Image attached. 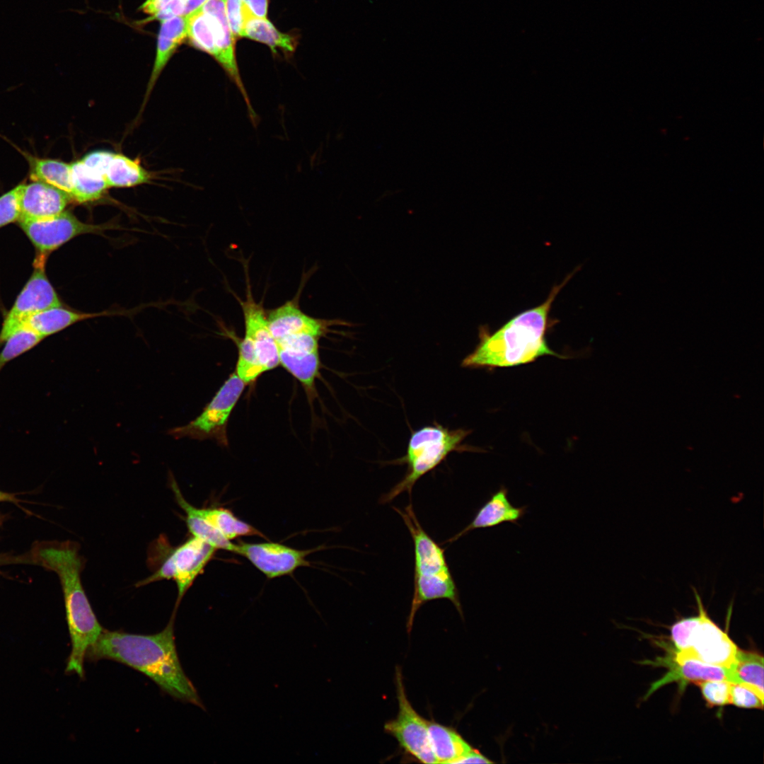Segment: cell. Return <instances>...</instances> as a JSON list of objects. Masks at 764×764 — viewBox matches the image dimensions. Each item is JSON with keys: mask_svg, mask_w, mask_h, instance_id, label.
I'll return each instance as SVG.
<instances>
[{"mask_svg": "<svg viewBox=\"0 0 764 764\" xmlns=\"http://www.w3.org/2000/svg\"><path fill=\"white\" fill-rule=\"evenodd\" d=\"M729 668L732 683H745L763 692V657L759 653L739 649Z\"/></svg>", "mask_w": 764, "mask_h": 764, "instance_id": "83f0119b", "label": "cell"}, {"mask_svg": "<svg viewBox=\"0 0 764 764\" xmlns=\"http://www.w3.org/2000/svg\"><path fill=\"white\" fill-rule=\"evenodd\" d=\"M44 338L29 328H21L5 341L0 352V371L10 361L30 350Z\"/></svg>", "mask_w": 764, "mask_h": 764, "instance_id": "4dcf8cb0", "label": "cell"}, {"mask_svg": "<svg viewBox=\"0 0 764 764\" xmlns=\"http://www.w3.org/2000/svg\"><path fill=\"white\" fill-rule=\"evenodd\" d=\"M73 190L71 199L82 204L98 200L108 188L105 178L81 160L71 163Z\"/></svg>", "mask_w": 764, "mask_h": 764, "instance_id": "4316f807", "label": "cell"}, {"mask_svg": "<svg viewBox=\"0 0 764 764\" xmlns=\"http://www.w3.org/2000/svg\"><path fill=\"white\" fill-rule=\"evenodd\" d=\"M492 762L478 751L472 749L460 758L456 763H492Z\"/></svg>", "mask_w": 764, "mask_h": 764, "instance_id": "ab89813d", "label": "cell"}, {"mask_svg": "<svg viewBox=\"0 0 764 764\" xmlns=\"http://www.w3.org/2000/svg\"><path fill=\"white\" fill-rule=\"evenodd\" d=\"M312 550H296L277 543L236 544L234 553L248 559L267 578L289 574L309 565L306 557Z\"/></svg>", "mask_w": 764, "mask_h": 764, "instance_id": "5bb4252c", "label": "cell"}, {"mask_svg": "<svg viewBox=\"0 0 764 764\" xmlns=\"http://www.w3.org/2000/svg\"><path fill=\"white\" fill-rule=\"evenodd\" d=\"M242 37L265 44L273 53L282 50L286 57L291 56L297 47L294 35L280 32L267 18H252L244 27Z\"/></svg>", "mask_w": 764, "mask_h": 764, "instance_id": "cb8c5ba5", "label": "cell"}, {"mask_svg": "<svg viewBox=\"0 0 764 764\" xmlns=\"http://www.w3.org/2000/svg\"><path fill=\"white\" fill-rule=\"evenodd\" d=\"M29 562L55 572L62 586L71 650L66 667L83 670L86 653L103 631L82 585L81 574L84 560L76 543L70 540L35 544Z\"/></svg>", "mask_w": 764, "mask_h": 764, "instance_id": "7a4b0ae2", "label": "cell"}, {"mask_svg": "<svg viewBox=\"0 0 764 764\" xmlns=\"http://www.w3.org/2000/svg\"><path fill=\"white\" fill-rule=\"evenodd\" d=\"M171 0H145L140 6L141 11L150 16H154L161 11Z\"/></svg>", "mask_w": 764, "mask_h": 764, "instance_id": "f35d334b", "label": "cell"}, {"mask_svg": "<svg viewBox=\"0 0 764 764\" xmlns=\"http://www.w3.org/2000/svg\"><path fill=\"white\" fill-rule=\"evenodd\" d=\"M393 508L403 520L414 545V589L407 620V632L410 633L412 630L418 610L430 601L448 599L463 617L459 592L448 565L444 550L422 528L412 504L403 509L395 507Z\"/></svg>", "mask_w": 764, "mask_h": 764, "instance_id": "277c9868", "label": "cell"}, {"mask_svg": "<svg viewBox=\"0 0 764 764\" xmlns=\"http://www.w3.org/2000/svg\"><path fill=\"white\" fill-rule=\"evenodd\" d=\"M227 20L235 39L242 37L246 22L250 19L242 0H225Z\"/></svg>", "mask_w": 764, "mask_h": 764, "instance_id": "8d00e7d4", "label": "cell"}, {"mask_svg": "<svg viewBox=\"0 0 764 764\" xmlns=\"http://www.w3.org/2000/svg\"><path fill=\"white\" fill-rule=\"evenodd\" d=\"M169 482L178 504L185 512V521L192 536L204 541L216 550L234 553L236 544L211 525L202 515L199 508L192 505L185 499L173 475H170Z\"/></svg>", "mask_w": 764, "mask_h": 764, "instance_id": "7402d4cb", "label": "cell"}, {"mask_svg": "<svg viewBox=\"0 0 764 764\" xmlns=\"http://www.w3.org/2000/svg\"><path fill=\"white\" fill-rule=\"evenodd\" d=\"M176 610L166 627L154 635L132 634L103 630L87 652L89 661L107 659L124 664L149 677L174 698L202 710L205 707L196 688L185 675L175 643Z\"/></svg>", "mask_w": 764, "mask_h": 764, "instance_id": "6da1fadb", "label": "cell"}, {"mask_svg": "<svg viewBox=\"0 0 764 764\" xmlns=\"http://www.w3.org/2000/svg\"><path fill=\"white\" fill-rule=\"evenodd\" d=\"M187 39L190 44L212 56L217 57L216 44L210 25L201 7L187 15Z\"/></svg>", "mask_w": 764, "mask_h": 764, "instance_id": "f546056e", "label": "cell"}, {"mask_svg": "<svg viewBox=\"0 0 764 764\" xmlns=\"http://www.w3.org/2000/svg\"><path fill=\"white\" fill-rule=\"evenodd\" d=\"M428 733L431 748L437 763H456L473 748L454 729L428 721Z\"/></svg>", "mask_w": 764, "mask_h": 764, "instance_id": "603a6c76", "label": "cell"}, {"mask_svg": "<svg viewBox=\"0 0 764 764\" xmlns=\"http://www.w3.org/2000/svg\"><path fill=\"white\" fill-rule=\"evenodd\" d=\"M202 515L228 540L243 536L264 535L253 526L236 518L224 508H199Z\"/></svg>", "mask_w": 764, "mask_h": 764, "instance_id": "f1b7e54d", "label": "cell"}, {"mask_svg": "<svg viewBox=\"0 0 764 764\" xmlns=\"http://www.w3.org/2000/svg\"><path fill=\"white\" fill-rule=\"evenodd\" d=\"M214 35L217 57L216 61L237 86L247 106L252 122L258 119L250 103L242 81L235 53L236 39L229 26L225 9V0H207L201 7Z\"/></svg>", "mask_w": 764, "mask_h": 764, "instance_id": "4fadbf2b", "label": "cell"}, {"mask_svg": "<svg viewBox=\"0 0 764 764\" xmlns=\"http://www.w3.org/2000/svg\"><path fill=\"white\" fill-rule=\"evenodd\" d=\"M242 2L250 18H267L268 0H242Z\"/></svg>", "mask_w": 764, "mask_h": 764, "instance_id": "74e56055", "label": "cell"}, {"mask_svg": "<svg viewBox=\"0 0 764 764\" xmlns=\"http://www.w3.org/2000/svg\"><path fill=\"white\" fill-rule=\"evenodd\" d=\"M267 316L276 342L288 337L306 335L320 339L329 332L331 327L346 325L339 320L321 319L307 315L300 308L298 299L288 301L270 310Z\"/></svg>", "mask_w": 764, "mask_h": 764, "instance_id": "2e32d148", "label": "cell"}, {"mask_svg": "<svg viewBox=\"0 0 764 764\" xmlns=\"http://www.w3.org/2000/svg\"><path fill=\"white\" fill-rule=\"evenodd\" d=\"M652 664H661L667 667L668 671L660 679L651 684L644 695V700L661 687L672 682L679 683L680 691H683L689 683H698L708 680H726L731 683L730 668L710 665L694 659L666 656Z\"/></svg>", "mask_w": 764, "mask_h": 764, "instance_id": "e0dca14e", "label": "cell"}, {"mask_svg": "<svg viewBox=\"0 0 764 764\" xmlns=\"http://www.w3.org/2000/svg\"><path fill=\"white\" fill-rule=\"evenodd\" d=\"M207 0H171L158 13L149 18V21H163L175 16H187L195 11Z\"/></svg>", "mask_w": 764, "mask_h": 764, "instance_id": "d590c367", "label": "cell"}, {"mask_svg": "<svg viewBox=\"0 0 764 764\" xmlns=\"http://www.w3.org/2000/svg\"><path fill=\"white\" fill-rule=\"evenodd\" d=\"M395 687L398 712L395 719L385 723V732L396 739L409 758L422 763H437L429 742L427 720L410 704L398 666L395 668Z\"/></svg>", "mask_w": 764, "mask_h": 764, "instance_id": "ba28073f", "label": "cell"}, {"mask_svg": "<svg viewBox=\"0 0 764 764\" xmlns=\"http://www.w3.org/2000/svg\"><path fill=\"white\" fill-rule=\"evenodd\" d=\"M469 434L470 431L468 429H449L436 422L415 431L410 438L405 455L397 461L400 464H407V473L381 497L380 502L387 504L405 492L411 494L417 481L438 466L451 453L470 450L469 446L462 444Z\"/></svg>", "mask_w": 764, "mask_h": 764, "instance_id": "5b68a950", "label": "cell"}, {"mask_svg": "<svg viewBox=\"0 0 764 764\" xmlns=\"http://www.w3.org/2000/svg\"><path fill=\"white\" fill-rule=\"evenodd\" d=\"M245 386L233 372L196 418L185 425L169 429L168 434L175 439H212L221 446H227L228 422Z\"/></svg>", "mask_w": 764, "mask_h": 764, "instance_id": "52a82bcc", "label": "cell"}, {"mask_svg": "<svg viewBox=\"0 0 764 764\" xmlns=\"http://www.w3.org/2000/svg\"><path fill=\"white\" fill-rule=\"evenodd\" d=\"M46 257L37 255L34 270L7 313L0 332V344L16 330L20 322L30 315L43 310L62 306V302L45 271Z\"/></svg>", "mask_w": 764, "mask_h": 764, "instance_id": "7c38bea8", "label": "cell"}, {"mask_svg": "<svg viewBox=\"0 0 764 764\" xmlns=\"http://www.w3.org/2000/svg\"><path fill=\"white\" fill-rule=\"evenodd\" d=\"M318 340L306 335L288 337L277 342L279 364L311 393L314 391L320 366Z\"/></svg>", "mask_w": 764, "mask_h": 764, "instance_id": "9a60e30c", "label": "cell"}, {"mask_svg": "<svg viewBox=\"0 0 764 764\" xmlns=\"http://www.w3.org/2000/svg\"><path fill=\"white\" fill-rule=\"evenodd\" d=\"M574 273L555 286L540 305L514 316L495 332L491 333L487 327L480 328L479 343L463 359L461 366L494 369L528 364L545 355L562 358L548 347L545 335L552 302Z\"/></svg>", "mask_w": 764, "mask_h": 764, "instance_id": "3957f363", "label": "cell"}, {"mask_svg": "<svg viewBox=\"0 0 764 764\" xmlns=\"http://www.w3.org/2000/svg\"><path fill=\"white\" fill-rule=\"evenodd\" d=\"M104 178L108 187H129L147 183L150 176L137 160L112 153Z\"/></svg>", "mask_w": 764, "mask_h": 764, "instance_id": "d4e9b609", "label": "cell"}, {"mask_svg": "<svg viewBox=\"0 0 764 764\" xmlns=\"http://www.w3.org/2000/svg\"><path fill=\"white\" fill-rule=\"evenodd\" d=\"M693 592L698 605V622L693 632L689 648L684 651H676L673 656L729 668L735 662L739 648L728 635L710 619L695 588Z\"/></svg>", "mask_w": 764, "mask_h": 764, "instance_id": "8fae6325", "label": "cell"}, {"mask_svg": "<svg viewBox=\"0 0 764 764\" xmlns=\"http://www.w3.org/2000/svg\"><path fill=\"white\" fill-rule=\"evenodd\" d=\"M18 224L38 252L47 256L70 240L86 233L102 234L119 229L110 224H93L80 221L68 211L49 218L19 220Z\"/></svg>", "mask_w": 764, "mask_h": 764, "instance_id": "30bf717a", "label": "cell"}, {"mask_svg": "<svg viewBox=\"0 0 764 764\" xmlns=\"http://www.w3.org/2000/svg\"><path fill=\"white\" fill-rule=\"evenodd\" d=\"M528 506L515 507L508 498V489L502 485L477 511L471 522L446 542L451 543L468 533L497 526L504 523L519 526L518 521L527 513Z\"/></svg>", "mask_w": 764, "mask_h": 764, "instance_id": "d6986e66", "label": "cell"}, {"mask_svg": "<svg viewBox=\"0 0 764 764\" xmlns=\"http://www.w3.org/2000/svg\"><path fill=\"white\" fill-rule=\"evenodd\" d=\"M709 707H722L731 704L732 683L726 680H708L696 683Z\"/></svg>", "mask_w": 764, "mask_h": 764, "instance_id": "1f68e13d", "label": "cell"}, {"mask_svg": "<svg viewBox=\"0 0 764 764\" xmlns=\"http://www.w3.org/2000/svg\"><path fill=\"white\" fill-rule=\"evenodd\" d=\"M242 308L245 334L238 341V354L258 364L263 372L279 364L277 344L270 330L267 313L261 303L253 297L250 284L247 283L244 301L238 298Z\"/></svg>", "mask_w": 764, "mask_h": 764, "instance_id": "9c48e42d", "label": "cell"}, {"mask_svg": "<svg viewBox=\"0 0 764 764\" xmlns=\"http://www.w3.org/2000/svg\"><path fill=\"white\" fill-rule=\"evenodd\" d=\"M763 692L745 683H733L731 689V704L742 708L763 709Z\"/></svg>", "mask_w": 764, "mask_h": 764, "instance_id": "d6a6232c", "label": "cell"}, {"mask_svg": "<svg viewBox=\"0 0 764 764\" xmlns=\"http://www.w3.org/2000/svg\"><path fill=\"white\" fill-rule=\"evenodd\" d=\"M20 187L18 185L0 197V228L20 219Z\"/></svg>", "mask_w": 764, "mask_h": 764, "instance_id": "836d02e7", "label": "cell"}, {"mask_svg": "<svg viewBox=\"0 0 764 764\" xmlns=\"http://www.w3.org/2000/svg\"><path fill=\"white\" fill-rule=\"evenodd\" d=\"M30 168V178L54 186L70 197L73 190L71 164L50 158H40L26 156Z\"/></svg>", "mask_w": 764, "mask_h": 764, "instance_id": "484cf974", "label": "cell"}, {"mask_svg": "<svg viewBox=\"0 0 764 764\" xmlns=\"http://www.w3.org/2000/svg\"><path fill=\"white\" fill-rule=\"evenodd\" d=\"M71 199L65 192L40 181L21 184L19 220L56 216L64 211Z\"/></svg>", "mask_w": 764, "mask_h": 764, "instance_id": "ac0fdd59", "label": "cell"}, {"mask_svg": "<svg viewBox=\"0 0 764 764\" xmlns=\"http://www.w3.org/2000/svg\"><path fill=\"white\" fill-rule=\"evenodd\" d=\"M120 314H121L120 312L110 311L98 313L77 312L63 308L61 306L50 308L29 316L20 322L18 329L21 328H29L45 338L82 320Z\"/></svg>", "mask_w": 764, "mask_h": 764, "instance_id": "44dd1931", "label": "cell"}, {"mask_svg": "<svg viewBox=\"0 0 764 764\" xmlns=\"http://www.w3.org/2000/svg\"><path fill=\"white\" fill-rule=\"evenodd\" d=\"M187 16H175L161 21L154 64L147 84L144 104L156 82L178 47L187 37Z\"/></svg>", "mask_w": 764, "mask_h": 764, "instance_id": "ffe728a7", "label": "cell"}, {"mask_svg": "<svg viewBox=\"0 0 764 764\" xmlns=\"http://www.w3.org/2000/svg\"><path fill=\"white\" fill-rule=\"evenodd\" d=\"M698 619V615L683 618L671 626V637L677 651H684L689 648Z\"/></svg>", "mask_w": 764, "mask_h": 764, "instance_id": "e575fe53", "label": "cell"}, {"mask_svg": "<svg viewBox=\"0 0 764 764\" xmlns=\"http://www.w3.org/2000/svg\"><path fill=\"white\" fill-rule=\"evenodd\" d=\"M216 550L211 545L193 536L175 547L170 545L166 538L159 537L152 543L148 552V564L152 573L135 586L140 587L158 581L173 580L178 589L175 606L177 609Z\"/></svg>", "mask_w": 764, "mask_h": 764, "instance_id": "8992f818", "label": "cell"}, {"mask_svg": "<svg viewBox=\"0 0 764 764\" xmlns=\"http://www.w3.org/2000/svg\"><path fill=\"white\" fill-rule=\"evenodd\" d=\"M17 502L18 499L13 494L0 490V502Z\"/></svg>", "mask_w": 764, "mask_h": 764, "instance_id": "60d3db41", "label": "cell"}]
</instances>
